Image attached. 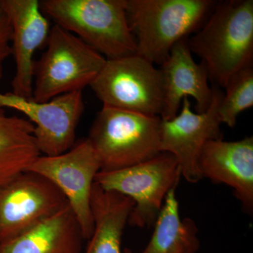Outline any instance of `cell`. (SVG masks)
I'll list each match as a JSON object with an SVG mask.
<instances>
[{"label": "cell", "instance_id": "17", "mask_svg": "<svg viewBox=\"0 0 253 253\" xmlns=\"http://www.w3.org/2000/svg\"><path fill=\"white\" fill-rule=\"evenodd\" d=\"M34 129L28 120L6 116L0 109V186L25 172L41 156Z\"/></svg>", "mask_w": 253, "mask_h": 253}, {"label": "cell", "instance_id": "6", "mask_svg": "<svg viewBox=\"0 0 253 253\" xmlns=\"http://www.w3.org/2000/svg\"><path fill=\"white\" fill-rule=\"evenodd\" d=\"M180 168L172 154L155 157L118 170L99 171L94 181L103 189L128 196L134 202L128 223L143 228L154 225L166 195L176 189Z\"/></svg>", "mask_w": 253, "mask_h": 253}, {"label": "cell", "instance_id": "19", "mask_svg": "<svg viewBox=\"0 0 253 253\" xmlns=\"http://www.w3.org/2000/svg\"><path fill=\"white\" fill-rule=\"evenodd\" d=\"M218 114L221 124L234 127L238 116L253 106V67L245 68L232 76L224 88Z\"/></svg>", "mask_w": 253, "mask_h": 253}, {"label": "cell", "instance_id": "11", "mask_svg": "<svg viewBox=\"0 0 253 253\" xmlns=\"http://www.w3.org/2000/svg\"><path fill=\"white\" fill-rule=\"evenodd\" d=\"M11 109L27 116L34 125L37 146L42 156L62 154L76 144V129L84 111L82 91L60 95L38 102L12 92H0V109Z\"/></svg>", "mask_w": 253, "mask_h": 253}, {"label": "cell", "instance_id": "2", "mask_svg": "<svg viewBox=\"0 0 253 253\" xmlns=\"http://www.w3.org/2000/svg\"><path fill=\"white\" fill-rule=\"evenodd\" d=\"M214 0H125L136 54L161 65L173 46L199 31L212 13Z\"/></svg>", "mask_w": 253, "mask_h": 253}, {"label": "cell", "instance_id": "14", "mask_svg": "<svg viewBox=\"0 0 253 253\" xmlns=\"http://www.w3.org/2000/svg\"><path fill=\"white\" fill-rule=\"evenodd\" d=\"M188 38L173 46L161 65L163 86V106L161 118L172 119L179 112L183 99L191 96L196 101V113H204L212 101L207 68L196 63L188 46Z\"/></svg>", "mask_w": 253, "mask_h": 253}, {"label": "cell", "instance_id": "5", "mask_svg": "<svg viewBox=\"0 0 253 253\" xmlns=\"http://www.w3.org/2000/svg\"><path fill=\"white\" fill-rule=\"evenodd\" d=\"M46 49L34 63L32 99L46 102L90 86L106 59L77 36L54 24Z\"/></svg>", "mask_w": 253, "mask_h": 253}, {"label": "cell", "instance_id": "9", "mask_svg": "<svg viewBox=\"0 0 253 253\" xmlns=\"http://www.w3.org/2000/svg\"><path fill=\"white\" fill-rule=\"evenodd\" d=\"M48 179L25 171L0 186V245L22 235L68 205Z\"/></svg>", "mask_w": 253, "mask_h": 253}, {"label": "cell", "instance_id": "7", "mask_svg": "<svg viewBox=\"0 0 253 253\" xmlns=\"http://www.w3.org/2000/svg\"><path fill=\"white\" fill-rule=\"evenodd\" d=\"M89 86L103 106L161 117L162 75L154 63L139 55L106 59Z\"/></svg>", "mask_w": 253, "mask_h": 253}, {"label": "cell", "instance_id": "18", "mask_svg": "<svg viewBox=\"0 0 253 253\" xmlns=\"http://www.w3.org/2000/svg\"><path fill=\"white\" fill-rule=\"evenodd\" d=\"M176 189L166 195L154 224V231L141 253H196L200 248L197 226L190 218L181 219Z\"/></svg>", "mask_w": 253, "mask_h": 253}, {"label": "cell", "instance_id": "20", "mask_svg": "<svg viewBox=\"0 0 253 253\" xmlns=\"http://www.w3.org/2000/svg\"><path fill=\"white\" fill-rule=\"evenodd\" d=\"M11 39L12 27L9 16L3 8L0 0V83L4 77L5 61L12 55Z\"/></svg>", "mask_w": 253, "mask_h": 253}, {"label": "cell", "instance_id": "3", "mask_svg": "<svg viewBox=\"0 0 253 253\" xmlns=\"http://www.w3.org/2000/svg\"><path fill=\"white\" fill-rule=\"evenodd\" d=\"M42 11L106 59L136 54L125 0H43Z\"/></svg>", "mask_w": 253, "mask_h": 253}, {"label": "cell", "instance_id": "10", "mask_svg": "<svg viewBox=\"0 0 253 253\" xmlns=\"http://www.w3.org/2000/svg\"><path fill=\"white\" fill-rule=\"evenodd\" d=\"M212 88V103L206 112H194L189 98L185 97L176 116L168 121L161 119V153L172 154L180 168L181 175L192 184L203 179L198 163L204 145L222 139L218 108L224 92L218 86Z\"/></svg>", "mask_w": 253, "mask_h": 253}, {"label": "cell", "instance_id": "4", "mask_svg": "<svg viewBox=\"0 0 253 253\" xmlns=\"http://www.w3.org/2000/svg\"><path fill=\"white\" fill-rule=\"evenodd\" d=\"M161 118L103 106L87 137L102 172L118 170L161 154Z\"/></svg>", "mask_w": 253, "mask_h": 253}, {"label": "cell", "instance_id": "13", "mask_svg": "<svg viewBox=\"0 0 253 253\" xmlns=\"http://www.w3.org/2000/svg\"><path fill=\"white\" fill-rule=\"evenodd\" d=\"M202 178L214 184H224L234 190L245 212L253 211V138L225 141H208L199 158Z\"/></svg>", "mask_w": 253, "mask_h": 253}, {"label": "cell", "instance_id": "16", "mask_svg": "<svg viewBox=\"0 0 253 253\" xmlns=\"http://www.w3.org/2000/svg\"><path fill=\"white\" fill-rule=\"evenodd\" d=\"M134 206L130 198L103 189L94 181L91 194L94 229L85 253H134L122 250L123 232Z\"/></svg>", "mask_w": 253, "mask_h": 253}, {"label": "cell", "instance_id": "15", "mask_svg": "<svg viewBox=\"0 0 253 253\" xmlns=\"http://www.w3.org/2000/svg\"><path fill=\"white\" fill-rule=\"evenodd\" d=\"M83 240L68 204L22 235L0 245V253H81Z\"/></svg>", "mask_w": 253, "mask_h": 253}, {"label": "cell", "instance_id": "1", "mask_svg": "<svg viewBox=\"0 0 253 253\" xmlns=\"http://www.w3.org/2000/svg\"><path fill=\"white\" fill-rule=\"evenodd\" d=\"M187 43L202 60L212 85L224 89L234 75L253 66V0L217 1Z\"/></svg>", "mask_w": 253, "mask_h": 253}, {"label": "cell", "instance_id": "12", "mask_svg": "<svg viewBox=\"0 0 253 253\" xmlns=\"http://www.w3.org/2000/svg\"><path fill=\"white\" fill-rule=\"evenodd\" d=\"M12 27L11 48L16 73L11 82L13 94L32 98L33 56L46 44L50 31L49 21L38 0H1Z\"/></svg>", "mask_w": 253, "mask_h": 253}, {"label": "cell", "instance_id": "8", "mask_svg": "<svg viewBox=\"0 0 253 253\" xmlns=\"http://www.w3.org/2000/svg\"><path fill=\"white\" fill-rule=\"evenodd\" d=\"M101 170L99 158L87 139L58 156H40L26 171L48 179L67 200L83 238L89 240L93 229L91 194L95 177Z\"/></svg>", "mask_w": 253, "mask_h": 253}]
</instances>
